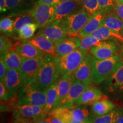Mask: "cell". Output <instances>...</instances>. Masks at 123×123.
<instances>
[{"label":"cell","instance_id":"cell-1","mask_svg":"<svg viewBox=\"0 0 123 123\" xmlns=\"http://www.w3.org/2000/svg\"><path fill=\"white\" fill-rule=\"evenodd\" d=\"M61 76L57 59L52 54L44 55L40 67L37 78L34 86L42 91H46Z\"/></svg>","mask_w":123,"mask_h":123},{"label":"cell","instance_id":"cell-2","mask_svg":"<svg viewBox=\"0 0 123 123\" xmlns=\"http://www.w3.org/2000/svg\"><path fill=\"white\" fill-rule=\"evenodd\" d=\"M123 63V58L118 54L102 60L94 58L92 65L93 83L99 84L101 83L113 74Z\"/></svg>","mask_w":123,"mask_h":123},{"label":"cell","instance_id":"cell-3","mask_svg":"<svg viewBox=\"0 0 123 123\" xmlns=\"http://www.w3.org/2000/svg\"><path fill=\"white\" fill-rule=\"evenodd\" d=\"M106 96L118 102H123V63L119 68L99 84Z\"/></svg>","mask_w":123,"mask_h":123},{"label":"cell","instance_id":"cell-4","mask_svg":"<svg viewBox=\"0 0 123 123\" xmlns=\"http://www.w3.org/2000/svg\"><path fill=\"white\" fill-rule=\"evenodd\" d=\"M46 101V91L37 88L33 84H24L18 92V104H30L44 108Z\"/></svg>","mask_w":123,"mask_h":123},{"label":"cell","instance_id":"cell-5","mask_svg":"<svg viewBox=\"0 0 123 123\" xmlns=\"http://www.w3.org/2000/svg\"><path fill=\"white\" fill-rule=\"evenodd\" d=\"M91 16L82 9L68 15L60 22L68 37H75L82 30Z\"/></svg>","mask_w":123,"mask_h":123},{"label":"cell","instance_id":"cell-6","mask_svg":"<svg viewBox=\"0 0 123 123\" xmlns=\"http://www.w3.org/2000/svg\"><path fill=\"white\" fill-rule=\"evenodd\" d=\"M87 53V52L78 48L68 54L60 57L56 56L61 76L73 75L74 72L80 64Z\"/></svg>","mask_w":123,"mask_h":123},{"label":"cell","instance_id":"cell-7","mask_svg":"<svg viewBox=\"0 0 123 123\" xmlns=\"http://www.w3.org/2000/svg\"><path fill=\"white\" fill-rule=\"evenodd\" d=\"M56 6V5L46 4L39 1L35 3L30 13L38 28H43L54 21Z\"/></svg>","mask_w":123,"mask_h":123},{"label":"cell","instance_id":"cell-8","mask_svg":"<svg viewBox=\"0 0 123 123\" xmlns=\"http://www.w3.org/2000/svg\"><path fill=\"white\" fill-rule=\"evenodd\" d=\"M43 57L23 59L19 68L23 84H33L36 81Z\"/></svg>","mask_w":123,"mask_h":123},{"label":"cell","instance_id":"cell-9","mask_svg":"<svg viewBox=\"0 0 123 123\" xmlns=\"http://www.w3.org/2000/svg\"><path fill=\"white\" fill-rule=\"evenodd\" d=\"M117 41H103L90 49L89 52L95 59L102 60L117 55L119 51Z\"/></svg>","mask_w":123,"mask_h":123},{"label":"cell","instance_id":"cell-10","mask_svg":"<svg viewBox=\"0 0 123 123\" xmlns=\"http://www.w3.org/2000/svg\"><path fill=\"white\" fill-rule=\"evenodd\" d=\"M93 59L94 57L87 53L79 67L73 74L74 79L80 81L87 86L91 85L93 83L92 68Z\"/></svg>","mask_w":123,"mask_h":123},{"label":"cell","instance_id":"cell-11","mask_svg":"<svg viewBox=\"0 0 123 123\" xmlns=\"http://www.w3.org/2000/svg\"><path fill=\"white\" fill-rule=\"evenodd\" d=\"M88 86L74 78L73 83L67 95L61 101L56 107H71Z\"/></svg>","mask_w":123,"mask_h":123},{"label":"cell","instance_id":"cell-12","mask_svg":"<svg viewBox=\"0 0 123 123\" xmlns=\"http://www.w3.org/2000/svg\"><path fill=\"white\" fill-rule=\"evenodd\" d=\"M81 37L79 36L68 37L55 43V56L57 57L68 54L78 49L80 44Z\"/></svg>","mask_w":123,"mask_h":123},{"label":"cell","instance_id":"cell-13","mask_svg":"<svg viewBox=\"0 0 123 123\" xmlns=\"http://www.w3.org/2000/svg\"><path fill=\"white\" fill-rule=\"evenodd\" d=\"M9 17L29 13L34 6V0H6Z\"/></svg>","mask_w":123,"mask_h":123},{"label":"cell","instance_id":"cell-14","mask_svg":"<svg viewBox=\"0 0 123 123\" xmlns=\"http://www.w3.org/2000/svg\"><path fill=\"white\" fill-rule=\"evenodd\" d=\"M38 33L44 35L55 43L68 37L60 21H53L46 26L40 29Z\"/></svg>","mask_w":123,"mask_h":123},{"label":"cell","instance_id":"cell-15","mask_svg":"<svg viewBox=\"0 0 123 123\" xmlns=\"http://www.w3.org/2000/svg\"><path fill=\"white\" fill-rule=\"evenodd\" d=\"M105 96L101 89L91 84L81 95L74 106L92 105L99 100L103 99Z\"/></svg>","mask_w":123,"mask_h":123},{"label":"cell","instance_id":"cell-16","mask_svg":"<svg viewBox=\"0 0 123 123\" xmlns=\"http://www.w3.org/2000/svg\"><path fill=\"white\" fill-rule=\"evenodd\" d=\"M14 111L25 117L33 120L46 117L48 115L43 107L30 104H17L15 106Z\"/></svg>","mask_w":123,"mask_h":123},{"label":"cell","instance_id":"cell-17","mask_svg":"<svg viewBox=\"0 0 123 123\" xmlns=\"http://www.w3.org/2000/svg\"><path fill=\"white\" fill-rule=\"evenodd\" d=\"M80 9H82V7L78 0H69L58 3L55 8L54 21H61L68 15Z\"/></svg>","mask_w":123,"mask_h":123},{"label":"cell","instance_id":"cell-18","mask_svg":"<svg viewBox=\"0 0 123 123\" xmlns=\"http://www.w3.org/2000/svg\"><path fill=\"white\" fill-rule=\"evenodd\" d=\"M3 83L8 89L11 96H15L23 85L19 70H8Z\"/></svg>","mask_w":123,"mask_h":123},{"label":"cell","instance_id":"cell-19","mask_svg":"<svg viewBox=\"0 0 123 123\" xmlns=\"http://www.w3.org/2000/svg\"><path fill=\"white\" fill-rule=\"evenodd\" d=\"M13 49L16 51L23 58H35L43 57L45 55L36 46L29 41L15 43Z\"/></svg>","mask_w":123,"mask_h":123},{"label":"cell","instance_id":"cell-20","mask_svg":"<svg viewBox=\"0 0 123 123\" xmlns=\"http://www.w3.org/2000/svg\"><path fill=\"white\" fill-rule=\"evenodd\" d=\"M107 15V13L100 11L95 15H92L87 24L79 33L78 36L83 37L86 35H91L99 27L103 26V21Z\"/></svg>","mask_w":123,"mask_h":123},{"label":"cell","instance_id":"cell-21","mask_svg":"<svg viewBox=\"0 0 123 123\" xmlns=\"http://www.w3.org/2000/svg\"><path fill=\"white\" fill-rule=\"evenodd\" d=\"M27 41L36 46L45 54L55 55V43L44 35L38 33Z\"/></svg>","mask_w":123,"mask_h":123},{"label":"cell","instance_id":"cell-22","mask_svg":"<svg viewBox=\"0 0 123 123\" xmlns=\"http://www.w3.org/2000/svg\"><path fill=\"white\" fill-rule=\"evenodd\" d=\"M100 41H115L122 42L123 43V35L120 33H117L108 27L102 26L98 30L91 34Z\"/></svg>","mask_w":123,"mask_h":123},{"label":"cell","instance_id":"cell-23","mask_svg":"<svg viewBox=\"0 0 123 123\" xmlns=\"http://www.w3.org/2000/svg\"><path fill=\"white\" fill-rule=\"evenodd\" d=\"M1 59L3 60L8 70H19L24 58L16 51L12 49L1 54Z\"/></svg>","mask_w":123,"mask_h":123},{"label":"cell","instance_id":"cell-24","mask_svg":"<svg viewBox=\"0 0 123 123\" xmlns=\"http://www.w3.org/2000/svg\"><path fill=\"white\" fill-rule=\"evenodd\" d=\"M116 108L114 103L107 98L99 100L91 105L92 114L100 116L110 113Z\"/></svg>","mask_w":123,"mask_h":123},{"label":"cell","instance_id":"cell-25","mask_svg":"<svg viewBox=\"0 0 123 123\" xmlns=\"http://www.w3.org/2000/svg\"><path fill=\"white\" fill-rule=\"evenodd\" d=\"M73 80V75L62 76L59 78L58 83V99L55 108L57 107L62 100L68 93Z\"/></svg>","mask_w":123,"mask_h":123},{"label":"cell","instance_id":"cell-26","mask_svg":"<svg viewBox=\"0 0 123 123\" xmlns=\"http://www.w3.org/2000/svg\"><path fill=\"white\" fill-rule=\"evenodd\" d=\"M120 114V108H116L110 113L98 116L92 114L86 121V123H115L117 121Z\"/></svg>","mask_w":123,"mask_h":123},{"label":"cell","instance_id":"cell-27","mask_svg":"<svg viewBox=\"0 0 123 123\" xmlns=\"http://www.w3.org/2000/svg\"><path fill=\"white\" fill-rule=\"evenodd\" d=\"M48 115L66 123H86L84 121H79L75 120L71 115L70 107L55 108L49 112Z\"/></svg>","mask_w":123,"mask_h":123},{"label":"cell","instance_id":"cell-28","mask_svg":"<svg viewBox=\"0 0 123 123\" xmlns=\"http://www.w3.org/2000/svg\"><path fill=\"white\" fill-rule=\"evenodd\" d=\"M58 80L46 91V101L44 109L47 114L54 108L56 105L58 99Z\"/></svg>","mask_w":123,"mask_h":123},{"label":"cell","instance_id":"cell-29","mask_svg":"<svg viewBox=\"0 0 123 123\" xmlns=\"http://www.w3.org/2000/svg\"><path fill=\"white\" fill-rule=\"evenodd\" d=\"M103 26L108 27L117 33H120L123 35V21L113 12L107 14L103 21Z\"/></svg>","mask_w":123,"mask_h":123},{"label":"cell","instance_id":"cell-30","mask_svg":"<svg viewBox=\"0 0 123 123\" xmlns=\"http://www.w3.org/2000/svg\"><path fill=\"white\" fill-rule=\"evenodd\" d=\"M14 19L12 17H6L1 19L0 22V30L1 35L12 37L15 35L14 30Z\"/></svg>","mask_w":123,"mask_h":123},{"label":"cell","instance_id":"cell-31","mask_svg":"<svg viewBox=\"0 0 123 123\" xmlns=\"http://www.w3.org/2000/svg\"><path fill=\"white\" fill-rule=\"evenodd\" d=\"M70 113L76 120L86 122L90 116V111L84 106H73L70 107Z\"/></svg>","mask_w":123,"mask_h":123},{"label":"cell","instance_id":"cell-32","mask_svg":"<svg viewBox=\"0 0 123 123\" xmlns=\"http://www.w3.org/2000/svg\"><path fill=\"white\" fill-rule=\"evenodd\" d=\"M30 23H35L34 19L31 14L30 12L15 17L14 22V30L15 34L18 35V32L21 28L25 25Z\"/></svg>","mask_w":123,"mask_h":123},{"label":"cell","instance_id":"cell-33","mask_svg":"<svg viewBox=\"0 0 123 123\" xmlns=\"http://www.w3.org/2000/svg\"><path fill=\"white\" fill-rule=\"evenodd\" d=\"M38 28V25L35 23L25 25L18 32V37L21 40H29L33 37V35Z\"/></svg>","mask_w":123,"mask_h":123},{"label":"cell","instance_id":"cell-34","mask_svg":"<svg viewBox=\"0 0 123 123\" xmlns=\"http://www.w3.org/2000/svg\"><path fill=\"white\" fill-rule=\"evenodd\" d=\"M101 42V41L97 39L93 35H86V36L81 37L80 44L79 49L83 51L88 53L89 50L92 47L99 44Z\"/></svg>","mask_w":123,"mask_h":123},{"label":"cell","instance_id":"cell-35","mask_svg":"<svg viewBox=\"0 0 123 123\" xmlns=\"http://www.w3.org/2000/svg\"><path fill=\"white\" fill-rule=\"evenodd\" d=\"M83 9L91 15L100 12L98 0H78Z\"/></svg>","mask_w":123,"mask_h":123},{"label":"cell","instance_id":"cell-36","mask_svg":"<svg viewBox=\"0 0 123 123\" xmlns=\"http://www.w3.org/2000/svg\"><path fill=\"white\" fill-rule=\"evenodd\" d=\"M14 44L13 43L12 39L9 37L1 35L0 37V53L2 54L7 51L13 49Z\"/></svg>","mask_w":123,"mask_h":123},{"label":"cell","instance_id":"cell-37","mask_svg":"<svg viewBox=\"0 0 123 123\" xmlns=\"http://www.w3.org/2000/svg\"><path fill=\"white\" fill-rule=\"evenodd\" d=\"M99 10L105 13L113 12L115 6V0H98Z\"/></svg>","mask_w":123,"mask_h":123},{"label":"cell","instance_id":"cell-38","mask_svg":"<svg viewBox=\"0 0 123 123\" xmlns=\"http://www.w3.org/2000/svg\"><path fill=\"white\" fill-rule=\"evenodd\" d=\"M11 95L8 89L2 81L0 82V99L1 101H8L10 99Z\"/></svg>","mask_w":123,"mask_h":123},{"label":"cell","instance_id":"cell-39","mask_svg":"<svg viewBox=\"0 0 123 123\" xmlns=\"http://www.w3.org/2000/svg\"><path fill=\"white\" fill-rule=\"evenodd\" d=\"M13 123H34L33 119L25 117L14 111L13 112Z\"/></svg>","mask_w":123,"mask_h":123},{"label":"cell","instance_id":"cell-40","mask_svg":"<svg viewBox=\"0 0 123 123\" xmlns=\"http://www.w3.org/2000/svg\"><path fill=\"white\" fill-rule=\"evenodd\" d=\"M113 13L123 21V3H120L115 0V6Z\"/></svg>","mask_w":123,"mask_h":123},{"label":"cell","instance_id":"cell-41","mask_svg":"<svg viewBox=\"0 0 123 123\" xmlns=\"http://www.w3.org/2000/svg\"><path fill=\"white\" fill-rule=\"evenodd\" d=\"M7 71H8V69L7 68L3 60L1 59H0V80L1 81L3 82Z\"/></svg>","mask_w":123,"mask_h":123},{"label":"cell","instance_id":"cell-42","mask_svg":"<svg viewBox=\"0 0 123 123\" xmlns=\"http://www.w3.org/2000/svg\"><path fill=\"white\" fill-rule=\"evenodd\" d=\"M0 11L1 13L7 12L6 0H0Z\"/></svg>","mask_w":123,"mask_h":123},{"label":"cell","instance_id":"cell-43","mask_svg":"<svg viewBox=\"0 0 123 123\" xmlns=\"http://www.w3.org/2000/svg\"><path fill=\"white\" fill-rule=\"evenodd\" d=\"M38 1L51 5H57L59 2V0H38Z\"/></svg>","mask_w":123,"mask_h":123},{"label":"cell","instance_id":"cell-44","mask_svg":"<svg viewBox=\"0 0 123 123\" xmlns=\"http://www.w3.org/2000/svg\"><path fill=\"white\" fill-rule=\"evenodd\" d=\"M34 123H51V121L49 120L48 117H43V118H39L33 120Z\"/></svg>","mask_w":123,"mask_h":123},{"label":"cell","instance_id":"cell-45","mask_svg":"<svg viewBox=\"0 0 123 123\" xmlns=\"http://www.w3.org/2000/svg\"><path fill=\"white\" fill-rule=\"evenodd\" d=\"M48 118L49 120L51 121V123H66L65 122H64L63 121H62L61 120L57 119V118L54 117H52V116L49 117Z\"/></svg>","mask_w":123,"mask_h":123},{"label":"cell","instance_id":"cell-46","mask_svg":"<svg viewBox=\"0 0 123 123\" xmlns=\"http://www.w3.org/2000/svg\"><path fill=\"white\" fill-rule=\"evenodd\" d=\"M120 114L117 122L118 123H123V108H119Z\"/></svg>","mask_w":123,"mask_h":123},{"label":"cell","instance_id":"cell-47","mask_svg":"<svg viewBox=\"0 0 123 123\" xmlns=\"http://www.w3.org/2000/svg\"><path fill=\"white\" fill-rule=\"evenodd\" d=\"M120 55L123 59V44L120 47Z\"/></svg>","mask_w":123,"mask_h":123},{"label":"cell","instance_id":"cell-48","mask_svg":"<svg viewBox=\"0 0 123 123\" xmlns=\"http://www.w3.org/2000/svg\"><path fill=\"white\" fill-rule=\"evenodd\" d=\"M69 1V0H59V3L66 2V1Z\"/></svg>","mask_w":123,"mask_h":123},{"label":"cell","instance_id":"cell-49","mask_svg":"<svg viewBox=\"0 0 123 123\" xmlns=\"http://www.w3.org/2000/svg\"><path fill=\"white\" fill-rule=\"evenodd\" d=\"M115 1H117V2H120V3H123V0H115Z\"/></svg>","mask_w":123,"mask_h":123},{"label":"cell","instance_id":"cell-50","mask_svg":"<svg viewBox=\"0 0 123 123\" xmlns=\"http://www.w3.org/2000/svg\"></svg>","mask_w":123,"mask_h":123}]
</instances>
